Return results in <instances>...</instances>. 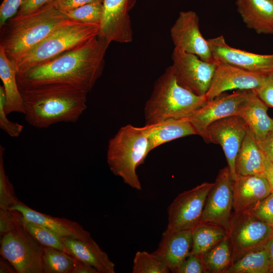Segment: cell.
I'll list each match as a JSON object with an SVG mask.
<instances>
[{
  "label": "cell",
  "mask_w": 273,
  "mask_h": 273,
  "mask_svg": "<svg viewBox=\"0 0 273 273\" xmlns=\"http://www.w3.org/2000/svg\"><path fill=\"white\" fill-rule=\"evenodd\" d=\"M110 43L98 35L50 62L17 73L18 87L60 86L88 93L103 73Z\"/></svg>",
  "instance_id": "1"
},
{
  "label": "cell",
  "mask_w": 273,
  "mask_h": 273,
  "mask_svg": "<svg viewBox=\"0 0 273 273\" xmlns=\"http://www.w3.org/2000/svg\"><path fill=\"white\" fill-rule=\"evenodd\" d=\"M25 118L36 128L59 122H75L87 108V94L66 87L39 86L19 89Z\"/></svg>",
  "instance_id": "2"
},
{
  "label": "cell",
  "mask_w": 273,
  "mask_h": 273,
  "mask_svg": "<svg viewBox=\"0 0 273 273\" xmlns=\"http://www.w3.org/2000/svg\"><path fill=\"white\" fill-rule=\"evenodd\" d=\"M69 19L54 2L28 14L15 15L0 27V47L14 61Z\"/></svg>",
  "instance_id": "3"
},
{
  "label": "cell",
  "mask_w": 273,
  "mask_h": 273,
  "mask_svg": "<svg viewBox=\"0 0 273 273\" xmlns=\"http://www.w3.org/2000/svg\"><path fill=\"white\" fill-rule=\"evenodd\" d=\"M207 100L180 86L171 66L155 82L144 107L145 125H153L170 119L189 118Z\"/></svg>",
  "instance_id": "4"
},
{
  "label": "cell",
  "mask_w": 273,
  "mask_h": 273,
  "mask_svg": "<svg viewBox=\"0 0 273 273\" xmlns=\"http://www.w3.org/2000/svg\"><path fill=\"white\" fill-rule=\"evenodd\" d=\"M150 126L138 127L131 124L121 127L110 139L107 161L111 172L131 188L141 190L136 172L148 155V135Z\"/></svg>",
  "instance_id": "5"
},
{
  "label": "cell",
  "mask_w": 273,
  "mask_h": 273,
  "mask_svg": "<svg viewBox=\"0 0 273 273\" xmlns=\"http://www.w3.org/2000/svg\"><path fill=\"white\" fill-rule=\"evenodd\" d=\"M100 25L69 19L14 61L17 73L50 62L99 35Z\"/></svg>",
  "instance_id": "6"
},
{
  "label": "cell",
  "mask_w": 273,
  "mask_h": 273,
  "mask_svg": "<svg viewBox=\"0 0 273 273\" xmlns=\"http://www.w3.org/2000/svg\"><path fill=\"white\" fill-rule=\"evenodd\" d=\"M21 216V215H20ZM43 247L20 223L1 238L0 253L17 273H44Z\"/></svg>",
  "instance_id": "7"
},
{
  "label": "cell",
  "mask_w": 273,
  "mask_h": 273,
  "mask_svg": "<svg viewBox=\"0 0 273 273\" xmlns=\"http://www.w3.org/2000/svg\"><path fill=\"white\" fill-rule=\"evenodd\" d=\"M228 232L231 265L247 252L263 247L273 236L271 226L247 212H233Z\"/></svg>",
  "instance_id": "8"
},
{
  "label": "cell",
  "mask_w": 273,
  "mask_h": 273,
  "mask_svg": "<svg viewBox=\"0 0 273 273\" xmlns=\"http://www.w3.org/2000/svg\"><path fill=\"white\" fill-rule=\"evenodd\" d=\"M171 66L177 83L198 96H205L214 75L217 62H208L197 56L174 48Z\"/></svg>",
  "instance_id": "9"
},
{
  "label": "cell",
  "mask_w": 273,
  "mask_h": 273,
  "mask_svg": "<svg viewBox=\"0 0 273 273\" xmlns=\"http://www.w3.org/2000/svg\"><path fill=\"white\" fill-rule=\"evenodd\" d=\"M213 183L204 182L179 194L167 209L166 230H192L200 222L205 201Z\"/></svg>",
  "instance_id": "10"
},
{
  "label": "cell",
  "mask_w": 273,
  "mask_h": 273,
  "mask_svg": "<svg viewBox=\"0 0 273 273\" xmlns=\"http://www.w3.org/2000/svg\"><path fill=\"white\" fill-rule=\"evenodd\" d=\"M248 129L246 122L240 116L232 115L211 123L203 138L206 143L221 146L232 180L237 177L235 161Z\"/></svg>",
  "instance_id": "11"
},
{
  "label": "cell",
  "mask_w": 273,
  "mask_h": 273,
  "mask_svg": "<svg viewBox=\"0 0 273 273\" xmlns=\"http://www.w3.org/2000/svg\"><path fill=\"white\" fill-rule=\"evenodd\" d=\"M233 208V182L227 166L219 170L209 192L200 222L216 224L228 231Z\"/></svg>",
  "instance_id": "12"
},
{
  "label": "cell",
  "mask_w": 273,
  "mask_h": 273,
  "mask_svg": "<svg viewBox=\"0 0 273 273\" xmlns=\"http://www.w3.org/2000/svg\"><path fill=\"white\" fill-rule=\"evenodd\" d=\"M170 36L174 48L197 56L208 62L213 58L209 44L199 28V19L194 11H181L170 29Z\"/></svg>",
  "instance_id": "13"
},
{
  "label": "cell",
  "mask_w": 273,
  "mask_h": 273,
  "mask_svg": "<svg viewBox=\"0 0 273 273\" xmlns=\"http://www.w3.org/2000/svg\"><path fill=\"white\" fill-rule=\"evenodd\" d=\"M207 41L216 62L253 73L273 74V54H258L233 48L226 43L223 35L208 38Z\"/></svg>",
  "instance_id": "14"
},
{
  "label": "cell",
  "mask_w": 273,
  "mask_h": 273,
  "mask_svg": "<svg viewBox=\"0 0 273 273\" xmlns=\"http://www.w3.org/2000/svg\"><path fill=\"white\" fill-rule=\"evenodd\" d=\"M135 0H104L99 36L110 42L129 43L133 32L129 12Z\"/></svg>",
  "instance_id": "15"
},
{
  "label": "cell",
  "mask_w": 273,
  "mask_h": 273,
  "mask_svg": "<svg viewBox=\"0 0 273 273\" xmlns=\"http://www.w3.org/2000/svg\"><path fill=\"white\" fill-rule=\"evenodd\" d=\"M217 62L211 84L205 95L207 101L229 90H255L273 75L253 73L228 64Z\"/></svg>",
  "instance_id": "16"
},
{
  "label": "cell",
  "mask_w": 273,
  "mask_h": 273,
  "mask_svg": "<svg viewBox=\"0 0 273 273\" xmlns=\"http://www.w3.org/2000/svg\"><path fill=\"white\" fill-rule=\"evenodd\" d=\"M248 92L249 90H238L232 94L224 92L207 101L189 118L197 135L203 138L207 127L211 123L230 116L237 115Z\"/></svg>",
  "instance_id": "17"
},
{
  "label": "cell",
  "mask_w": 273,
  "mask_h": 273,
  "mask_svg": "<svg viewBox=\"0 0 273 273\" xmlns=\"http://www.w3.org/2000/svg\"><path fill=\"white\" fill-rule=\"evenodd\" d=\"M233 182V210L235 213L246 212L271 192L264 176L237 175Z\"/></svg>",
  "instance_id": "18"
},
{
  "label": "cell",
  "mask_w": 273,
  "mask_h": 273,
  "mask_svg": "<svg viewBox=\"0 0 273 273\" xmlns=\"http://www.w3.org/2000/svg\"><path fill=\"white\" fill-rule=\"evenodd\" d=\"M9 210L19 212L26 220L48 228L62 238L69 237L87 242L94 240L89 233L77 222L39 212L20 201L11 206Z\"/></svg>",
  "instance_id": "19"
},
{
  "label": "cell",
  "mask_w": 273,
  "mask_h": 273,
  "mask_svg": "<svg viewBox=\"0 0 273 273\" xmlns=\"http://www.w3.org/2000/svg\"><path fill=\"white\" fill-rule=\"evenodd\" d=\"M192 246V230H165L157 249L153 253L173 272L190 253Z\"/></svg>",
  "instance_id": "20"
},
{
  "label": "cell",
  "mask_w": 273,
  "mask_h": 273,
  "mask_svg": "<svg viewBox=\"0 0 273 273\" xmlns=\"http://www.w3.org/2000/svg\"><path fill=\"white\" fill-rule=\"evenodd\" d=\"M268 107L253 90H249L238 113L246 122L256 142L262 141L273 129V119L267 114Z\"/></svg>",
  "instance_id": "21"
},
{
  "label": "cell",
  "mask_w": 273,
  "mask_h": 273,
  "mask_svg": "<svg viewBox=\"0 0 273 273\" xmlns=\"http://www.w3.org/2000/svg\"><path fill=\"white\" fill-rule=\"evenodd\" d=\"M236 5L247 27L258 34H273V1L237 0Z\"/></svg>",
  "instance_id": "22"
},
{
  "label": "cell",
  "mask_w": 273,
  "mask_h": 273,
  "mask_svg": "<svg viewBox=\"0 0 273 273\" xmlns=\"http://www.w3.org/2000/svg\"><path fill=\"white\" fill-rule=\"evenodd\" d=\"M69 254L96 269L99 273H114L115 264L93 240L83 241L71 238H62Z\"/></svg>",
  "instance_id": "23"
},
{
  "label": "cell",
  "mask_w": 273,
  "mask_h": 273,
  "mask_svg": "<svg viewBox=\"0 0 273 273\" xmlns=\"http://www.w3.org/2000/svg\"><path fill=\"white\" fill-rule=\"evenodd\" d=\"M17 69L13 60L7 56L0 47V78L6 94L5 110L8 115L12 112L24 113L23 99L17 81Z\"/></svg>",
  "instance_id": "24"
},
{
  "label": "cell",
  "mask_w": 273,
  "mask_h": 273,
  "mask_svg": "<svg viewBox=\"0 0 273 273\" xmlns=\"http://www.w3.org/2000/svg\"><path fill=\"white\" fill-rule=\"evenodd\" d=\"M265 158L248 129L235 161L237 175L264 176Z\"/></svg>",
  "instance_id": "25"
},
{
  "label": "cell",
  "mask_w": 273,
  "mask_h": 273,
  "mask_svg": "<svg viewBox=\"0 0 273 273\" xmlns=\"http://www.w3.org/2000/svg\"><path fill=\"white\" fill-rule=\"evenodd\" d=\"M150 126L148 148L149 153L164 143L188 135H197L189 118L170 119Z\"/></svg>",
  "instance_id": "26"
},
{
  "label": "cell",
  "mask_w": 273,
  "mask_h": 273,
  "mask_svg": "<svg viewBox=\"0 0 273 273\" xmlns=\"http://www.w3.org/2000/svg\"><path fill=\"white\" fill-rule=\"evenodd\" d=\"M191 253L201 256L228 236V231L216 224L200 222L192 229Z\"/></svg>",
  "instance_id": "27"
},
{
  "label": "cell",
  "mask_w": 273,
  "mask_h": 273,
  "mask_svg": "<svg viewBox=\"0 0 273 273\" xmlns=\"http://www.w3.org/2000/svg\"><path fill=\"white\" fill-rule=\"evenodd\" d=\"M224 273H269L266 250L262 247L247 252L231 265Z\"/></svg>",
  "instance_id": "28"
},
{
  "label": "cell",
  "mask_w": 273,
  "mask_h": 273,
  "mask_svg": "<svg viewBox=\"0 0 273 273\" xmlns=\"http://www.w3.org/2000/svg\"><path fill=\"white\" fill-rule=\"evenodd\" d=\"M207 272L224 273L232 264V254L229 237L201 255Z\"/></svg>",
  "instance_id": "29"
},
{
  "label": "cell",
  "mask_w": 273,
  "mask_h": 273,
  "mask_svg": "<svg viewBox=\"0 0 273 273\" xmlns=\"http://www.w3.org/2000/svg\"><path fill=\"white\" fill-rule=\"evenodd\" d=\"M44 273H72L76 259L62 250L43 247Z\"/></svg>",
  "instance_id": "30"
},
{
  "label": "cell",
  "mask_w": 273,
  "mask_h": 273,
  "mask_svg": "<svg viewBox=\"0 0 273 273\" xmlns=\"http://www.w3.org/2000/svg\"><path fill=\"white\" fill-rule=\"evenodd\" d=\"M20 223L43 247H51L69 254L62 238L48 228L24 219L20 214Z\"/></svg>",
  "instance_id": "31"
},
{
  "label": "cell",
  "mask_w": 273,
  "mask_h": 273,
  "mask_svg": "<svg viewBox=\"0 0 273 273\" xmlns=\"http://www.w3.org/2000/svg\"><path fill=\"white\" fill-rule=\"evenodd\" d=\"M170 271L167 265L153 252L139 251L134 255L132 273H169Z\"/></svg>",
  "instance_id": "32"
},
{
  "label": "cell",
  "mask_w": 273,
  "mask_h": 273,
  "mask_svg": "<svg viewBox=\"0 0 273 273\" xmlns=\"http://www.w3.org/2000/svg\"><path fill=\"white\" fill-rule=\"evenodd\" d=\"M70 20L99 25L103 14V2H95L65 13Z\"/></svg>",
  "instance_id": "33"
},
{
  "label": "cell",
  "mask_w": 273,
  "mask_h": 273,
  "mask_svg": "<svg viewBox=\"0 0 273 273\" xmlns=\"http://www.w3.org/2000/svg\"><path fill=\"white\" fill-rule=\"evenodd\" d=\"M5 148L0 145V209L9 210L19 200L15 196L13 185L6 173L4 165Z\"/></svg>",
  "instance_id": "34"
},
{
  "label": "cell",
  "mask_w": 273,
  "mask_h": 273,
  "mask_svg": "<svg viewBox=\"0 0 273 273\" xmlns=\"http://www.w3.org/2000/svg\"><path fill=\"white\" fill-rule=\"evenodd\" d=\"M246 212L273 228V191Z\"/></svg>",
  "instance_id": "35"
},
{
  "label": "cell",
  "mask_w": 273,
  "mask_h": 273,
  "mask_svg": "<svg viewBox=\"0 0 273 273\" xmlns=\"http://www.w3.org/2000/svg\"><path fill=\"white\" fill-rule=\"evenodd\" d=\"M6 94L3 86H0V128L11 137H18L24 126L17 122L10 121L5 110Z\"/></svg>",
  "instance_id": "36"
},
{
  "label": "cell",
  "mask_w": 273,
  "mask_h": 273,
  "mask_svg": "<svg viewBox=\"0 0 273 273\" xmlns=\"http://www.w3.org/2000/svg\"><path fill=\"white\" fill-rule=\"evenodd\" d=\"M173 272L203 273L207 272L201 256L190 253L179 264Z\"/></svg>",
  "instance_id": "37"
},
{
  "label": "cell",
  "mask_w": 273,
  "mask_h": 273,
  "mask_svg": "<svg viewBox=\"0 0 273 273\" xmlns=\"http://www.w3.org/2000/svg\"><path fill=\"white\" fill-rule=\"evenodd\" d=\"M20 213L16 211L0 209V236L14 230L19 223Z\"/></svg>",
  "instance_id": "38"
},
{
  "label": "cell",
  "mask_w": 273,
  "mask_h": 273,
  "mask_svg": "<svg viewBox=\"0 0 273 273\" xmlns=\"http://www.w3.org/2000/svg\"><path fill=\"white\" fill-rule=\"evenodd\" d=\"M22 0H3L0 6V27L15 16Z\"/></svg>",
  "instance_id": "39"
},
{
  "label": "cell",
  "mask_w": 273,
  "mask_h": 273,
  "mask_svg": "<svg viewBox=\"0 0 273 273\" xmlns=\"http://www.w3.org/2000/svg\"><path fill=\"white\" fill-rule=\"evenodd\" d=\"M56 0H22L15 16H21L34 12Z\"/></svg>",
  "instance_id": "40"
},
{
  "label": "cell",
  "mask_w": 273,
  "mask_h": 273,
  "mask_svg": "<svg viewBox=\"0 0 273 273\" xmlns=\"http://www.w3.org/2000/svg\"><path fill=\"white\" fill-rule=\"evenodd\" d=\"M253 90L268 107L273 108V75L262 85Z\"/></svg>",
  "instance_id": "41"
},
{
  "label": "cell",
  "mask_w": 273,
  "mask_h": 273,
  "mask_svg": "<svg viewBox=\"0 0 273 273\" xmlns=\"http://www.w3.org/2000/svg\"><path fill=\"white\" fill-rule=\"evenodd\" d=\"M104 0H56V7L64 13L83 5L95 2H103Z\"/></svg>",
  "instance_id": "42"
},
{
  "label": "cell",
  "mask_w": 273,
  "mask_h": 273,
  "mask_svg": "<svg viewBox=\"0 0 273 273\" xmlns=\"http://www.w3.org/2000/svg\"><path fill=\"white\" fill-rule=\"evenodd\" d=\"M256 143L266 158L273 162V129L262 141Z\"/></svg>",
  "instance_id": "43"
},
{
  "label": "cell",
  "mask_w": 273,
  "mask_h": 273,
  "mask_svg": "<svg viewBox=\"0 0 273 273\" xmlns=\"http://www.w3.org/2000/svg\"><path fill=\"white\" fill-rule=\"evenodd\" d=\"M72 273H99L92 266L76 259Z\"/></svg>",
  "instance_id": "44"
},
{
  "label": "cell",
  "mask_w": 273,
  "mask_h": 273,
  "mask_svg": "<svg viewBox=\"0 0 273 273\" xmlns=\"http://www.w3.org/2000/svg\"><path fill=\"white\" fill-rule=\"evenodd\" d=\"M268 259L269 273H273V236L264 245Z\"/></svg>",
  "instance_id": "45"
},
{
  "label": "cell",
  "mask_w": 273,
  "mask_h": 273,
  "mask_svg": "<svg viewBox=\"0 0 273 273\" xmlns=\"http://www.w3.org/2000/svg\"><path fill=\"white\" fill-rule=\"evenodd\" d=\"M264 176L267 180L273 191V162L268 160L266 157L265 160V172Z\"/></svg>",
  "instance_id": "46"
},
{
  "label": "cell",
  "mask_w": 273,
  "mask_h": 273,
  "mask_svg": "<svg viewBox=\"0 0 273 273\" xmlns=\"http://www.w3.org/2000/svg\"><path fill=\"white\" fill-rule=\"evenodd\" d=\"M1 273H16V269L6 259L2 257L0 259Z\"/></svg>",
  "instance_id": "47"
},
{
  "label": "cell",
  "mask_w": 273,
  "mask_h": 273,
  "mask_svg": "<svg viewBox=\"0 0 273 273\" xmlns=\"http://www.w3.org/2000/svg\"><path fill=\"white\" fill-rule=\"evenodd\" d=\"M272 1H273V0H272Z\"/></svg>",
  "instance_id": "48"
}]
</instances>
